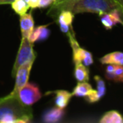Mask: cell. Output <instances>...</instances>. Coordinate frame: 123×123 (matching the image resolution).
I'll return each mask as SVG.
<instances>
[{
	"label": "cell",
	"mask_w": 123,
	"mask_h": 123,
	"mask_svg": "<svg viewBox=\"0 0 123 123\" xmlns=\"http://www.w3.org/2000/svg\"><path fill=\"white\" fill-rule=\"evenodd\" d=\"M115 9H122V5L116 0H77L71 11L74 14L93 13L99 15Z\"/></svg>",
	"instance_id": "cell-2"
},
{
	"label": "cell",
	"mask_w": 123,
	"mask_h": 123,
	"mask_svg": "<svg viewBox=\"0 0 123 123\" xmlns=\"http://www.w3.org/2000/svg\"><path fill=\"white\" fill-rule=\"evenodd\" d=\"M15 0H0V5L1 4H11Z\"/></svg>",
	"instance_id": "cell-25"
},
{
	"label": "cell",
	"mask_w": 123,
	"mask_h": 123,
	"mask_svg": "<svg viewBox=\"0 0 123 123\" xmlns=\"http://www.w3.org/2000/svg\"><path fill=\"white\" fill-rule=\"evenodd\" d=\"M92 89L91 84L88 82H79L73 90L72 95L76 97H84Z\"/></svg>",
	"instance_id": "cell-16"
},
{
	"label": "cell",
	"mask_w": 123,
	"mask_h": 123,
	"mask_svg": "<svg viewBox=\"0 0 123 123\" xmlns=\"http://www.w3.org/2000/svg\"><path fill=\"white\" fill-rule=\"evenodd\" d=\"M74 14L71 10H62L56 17V20L59 25L62 32L67 34L72 29V22L74 20Z\"/></svg>",
	"instance_id": "cell-8"
},
{
	"label": "cell",
	"mask_w": 123,
	"mask_h": 123,
	"mask_svg": "<svg viewBox=\"0 0 123 123\" xmlns=\"http://www.w3.org/2000/svg\"><path fill=\"white\" fill-rule=\"evenodd\" d=\"M11 6H12L13 10L19 16L26 14L28 9H30L27 3L25 2V0H15L11 4Z\"/></svg>",
	"instance_id": "cell-17"
},
{
	"label": "cell",
	"mask_w": 123,
	"mask_h": 123,
	"mask_svg": "<svg viewBox=\"0 0 123 123\" xmlns=\"http://www.w3.org/2000/svg\"><path fill=\"white\" fill-rule=\"evenodd\" d=\"M42 97L40 89L36 84L27 83L24 85L18 93V99L22 104L27 106H31Z\"/></svg>",
	"instance_id": "cell-4"
},
{
	"label": "cell",
	"mask_w": 123,
	"mask_h": 123,
	"mask_svg": "<svg viewBox=\"0 0 123 123\" xmlns=\"http://www.w3.org/2000/svg\"><path fill=\"white\" fill-rule=\"evenodd\" d=\"M50 36V30L48 29V25H39L33 29L31 34L28 37L30 41L32 43L42 41L46 40Z\"/></svg>",
	"instance_id": "cell-11"
},
{
	"label": "cell",
	"mask_w": 123,
	"mask_h": 123,
	"mask_svg": "<svg viewBox=\"0 0 123 123\" xmlns=\"http://www.w3.org/2000/svg\"><path fill=\"white\" fill-rule=\"evenodd\" d=\"M122 9H115L111 11L99 14L100 21L106 30H111L117 24L122 25Z\"/></svg>",
	"instance_id": "cell-6"
},
{
	"label": "cell",
	"mask_w": 123,
	"mask_h": 123,
	"mask_svg": "<svg viewBox=\"0 0 123 123\" xmlns=\"http://www.w3.org/2000/svg\"><path fill=\"white\" fill-rule=\"evenodd\" d=\"M86 53V50L84 48L80 47L74 50L73 51V61H74V64L78 63H82V61L84 57V55Z\"/></svg>",
	"instance_id": "cell-20"
},
{
	"label": "cell",
	"mask_w": 123,
	"mask_h": 123,
	"mask_svg": "<svg viewBox=\"0 0 123 123\" xmlns=\"http://www.w3.org/2000/svg\"><path fill=\"white\" fill-rule=\"evenodd\" d=\"M55 94V104L56 106L62 109H64L68 105L71 98H72V93L67 90H56L53 92Z\"/></svg>",
	"instance_id": "cell-13"
},
{
	"label": "cell",
	"mask_w": 123,
	"mask_h": 123,
	"mask_svg": "<svg viewBox=\"0 0 123 123\" xmlns=\"http://www.w3.org/2000/svg\"><path fill=\"white\" fill-rule=\"evenodd\" d=\"M94 62V59H93V55L90 51H86V53L84 55V57L82 61V63L86 67H89L90 65H92Z\"/></svg>",
	"instance_id": "cell-22"
},
{
	"label": "cell",
	"mask_w": 123,
	"mask_h": 123,
	"mask_svg": "<svg viewBox=\"0 0 123 123\" xmlns=\"http://www.w3.org/2000/svg\"><path fill=\"white\" fill-rule=\"evenodd\" d=\"M74 78L78 82H88L89 79V71L83 63L75 64L74 68Z\"/></svg>",
	"instance_id": "cell-14"
},
{
	"label": "cell",
	"mask_w": 123,
	"mask_h": 123,
	"mask_svg": "<svg viewBox=\"0 0 123 123\" xmlns=\"http://www.w3.org/2000/svg\"><path fill=\"white\" fill-rule=\"evenodd\" d=\"M53 1H55V0H53Z\"/></svg>",
	"instance_id": "cell-28"
},
{
	"label": "cell",
	"mask_w": 123,
	"mask_h": 123,
	"mask_svg": "<svg viewBox=\"0 0 123 123\" xmlns=\"http://www.w3.org/2000/svg\"><path fill=\"white\" fill-rule=\"evenodd\" d=\"M105 78L108 80L115 81V82H122L123 81V68L122 66L118 65L117 68L113 72L106 74Z\"/></svg>",
	"instance_id": "cell-18"
},
{
	"label": "cell",
	"mask_w": 123,
	"mask_h": 123,
	"mask_svg": "<svg viewBox=\"0 0 123 123\" xmlns=\"http://www.w3.org/2000/svg\"><path fill=\"white\" fill-rule=\"evenodd\" d=\"M33 63H34V62H30L20 66L18 68V70L15 73V76H14L15 77V84H14L13 91L9 94L18 98L19 90L28 83Z\"/></svg>",
	"instance_id": "cell-5"
},
{
	"label": "cell",
	"mask_w": 123,
	"mask_h": 123,
	"mask_svg": "<svg viewBox=\"0 0 123 123\" xmlns=\"http://www.w3.org/2000/svg\"><path fill=\"white\" fill-rule=\"evenodd\" d=\"M116 1H117V2L121 4V5L123 6V0H116Z\"/></svg>",
	"instance_id": "cell-26"
},
{
	"label": "cell",
	"mask_w": 123,
	"mask_h": 123,
	"mask_svg": "<svg viewBox=\"0 0 123 123\" xmlns=\"http://www.w3.org/2000/svg\"><path fill=\"white\" fill-rule=\"evenodd\" d=\"M77 0H55L51 5L47 14L52 19H56L59 13L62 10H72L73 6Z\"/></svg>",
	"instance_id": "cell-7"
},
{
	"label": "cell",
	"mask_w": 123,
	"mask_h": 123,
	"mask_svg": "<svg viewBox=\"0 0 123 123\" xmlns=\"http://www.w3.org/2000/svg\"><path fill=\"white\" fill-rule=\"evenodd\" d=\"M94 80H95L96 84H97V89H96V91H97L98 96H99V99L105 96L106 92V87H105V81L103 80V79H101L100 76L99 75H95L94 76Z\"/></svg>",
	"instance_id": "cell-19"
},
{
	"label": "cell",
	"mask_w": 123,
	"mask_h": 123,
	"mask_svg": "<svg viewBox=\"0 0 123 123\" xmlns=\"http://www.w3.org/2000/svg\"><path fill=\"white\" fill-rule=\"evenodd\" d=\"M1 99H2V98H0V101H1Z\"/></svg>",
	"instance_id": "cell-27"
},
{
	"label": "cell",
	"mask_w": 123,
	"mask_h": 123,
	"mask_svg": "<svg viewBox=\"0 0 123 123\" xmlns=\"http://www.w3.org/2000/svg\"><path fill=\"white\" fill-rule=\"evenodd\" d=\"M53 0H39V6L38 8L40 9H44V8H47L51 6L53 4Z\"/></svg>",
	"instance_id": "cell-23"
},
{
	"label": "cell",
	"mask_w": 123,
	"mask_h": 123,
	"mask_svg": "<svg viewBox=\"0 0 123 123\" xmlns=\"http://www.w3.org/2000/svg\"><path fill=\"white\" fill-rule=\"evenodd\" d=\"M99 62L103 65L115 64V65H123V53L121 51H113L99 58Z\"/></svg>",
	"instance_id": "cell-12"
},
{
	"label": "cell",
	"mask_w": 123,
	"mask_h": 123,
	"mask_svg": "<svg viewBox=\"0 0 123 123\" xmlns=\"http://www.w3.org/2000/svg\"><path fill=\"white\" fill-rule=\"evenodd\" d=\"M34 43L29 41L28 38H23L21 39V43L19 46V51L17 53L15 62L12 69V77L14 78L15 73L20 66L30 62H35L36 60V53L33 49Z\"/></svg>",
	"instance_id": "cell-3"
},
{
	"label": "cell",
	"mask_w": 123,
	"mask_h": 123,
	"mask_svg": "<svg viewBox=\"0 0 123 123\" xmlns=\"http://www.w3.org/2000/svg\"><path fill=\"white\" fill-rule=\"evenodd\" d=\"M64 115H65L64 109L55 106L44 113L42 121L46 123H56L61 121L63 118Z\"/></svg>",
	"instance_id": "cell-10"
},
{
	"label": "cell",
	"mask_w": 123,
	"mask_h": 123,
	"mask_svg": "<svg viewBox=\"0 0 123 123\" xmlns=\"http://www.w3.org/2000/svg\"><path fill=\"white\" fill-rule=\"evenodd\" d=\"M84 99H85L89 103L97 102V101H99V99H100L99 98V96H98L97 91H96L95 89H91L85 96H84Z\"/></svg>",
	"instance_id": "cell-21"
},
{
	"label": "cell",
	"mask_w": 123,
	"mask_h": 123,
	"mask_svg": "<svg viewBox=\"0 0 123 123\" xmlns=\"http://www.w3.org/2000/svg\"><path fill=\"white\" fill-rule=\"evenodd\" d=\"M30 9H38L39 0H25Z\"/></svg>",
	"instance_id": "cell-24"
},
{
	"label": "cell",
	"mask_w": 123,
	"mask_h": 123,
	"mask_svg": "<svg viewBox=\"0 0 123 123\" xmlns=\"http://www.w3.org/2000/svg\"><path fill=\"white\" fill-rule=\"evenodd\" d=\"M19 26L23 38H28L35 27V22L31 14H24L19 17Z\"/></svg>",
	"instance_id": "cell-9"
},
{
	"label": "cell",
	"mask_w": 123,
	"mask_h": 123,
	"mask_svg": "<svg viewBox=\"0 0 123 123\" xmlns=\"http://www.w3.org/2000/svg\"><path fill=\"white\" fill-rule=\"evenodd\" d=\"M31 106L25 105L17 97L9 94L0 101V123H29L32 121Z\"/></svg>",
	"instance_id": "cell-1"
},
{
	"label": "cell",
	"mask_w": 123,
	"mask_h": 123,
	"mask_svg": "<svg viewBox=\"0 0 123 123\" xmlns=\"http://www.w3.org/2000/svg\"><path fill=\"white\" fill-rule=\"evenodd\" d=\"M121 115L116 111H110L105 112L99 119V123H122Z\"/></svg>",
	"instance_id": "cell-15"
}]
</instances>
